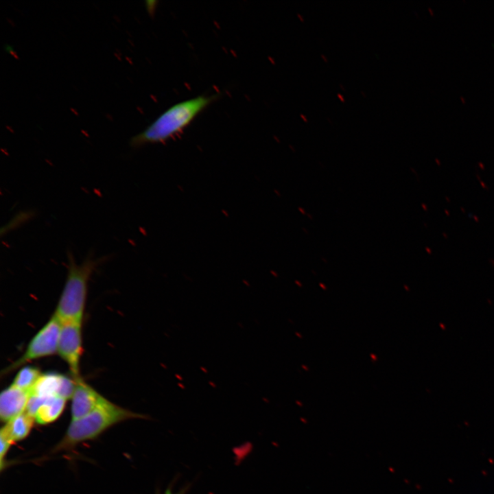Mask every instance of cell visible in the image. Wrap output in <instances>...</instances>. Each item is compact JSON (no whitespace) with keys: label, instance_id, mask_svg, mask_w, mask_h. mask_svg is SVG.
Listing matches in <instances>:
<instances>
[{"label":"cell","instance_id":"cell-1","mask_svg":"<svg viewBox=\"0 0 494 494\" xmlns=\"http://www.w3.org/2000/svg\"><path fill=\"white\" fill-rule=\"evenodd\" d=\"M218 95H199L176 103L161 114L151 124L130 139L131 147L165 143L181 133L204 110Z\"/></svg>","mask_w":494,"mask_h":494},{"label":"cell","instance_id":"cell-2","mask_svg":"<svg viewBox=\"0 0 494 494\" xmlns=\"http://www.w3.org/2000/svg\"><path fill=\"white\" fill-rule=\"evenodd\" d=\"M105 259L95 257L90 254L82 261L78 263L73 253L68 252L67 278L54 313L60 322H82L89 281Z\"/></svg>","mask_w":494,"mask_h":494},{"label":"cell","instance_id":"cell-3","mask_svg":"<svg viewBox=\"0 0 494 494\" xmlns=\"http://www.w3.org/2000/svg\"><path fill=\"white\" fill-rule=\"evenodd\" d=\"M145 418L147 416L143 414L125 409L105 399L86 416L71 421L65 435L54 451L67 450L80 443L95 438L121 421Z\"/></svg>","mask_w":494,"mask_h":494},{"label":"cell","instance_id":"cell-4","mask_svg":"<svg viewBox=\"0 0 494 494\" xmlns=\"http://www.w3.org/2000/svg\"><path fill=\"white\" fill-rule=\"evenodd\" d=\"M61 322L54 314L50 320L37 332L29 342L23 354L4 368L2 375L16 370L25 363L52 355L58 352Z\"/></svg>","mask_w":494,"mask_h":494},{"label":"cell","instance_id":"cell-5","mask_svg":"<svg viewBox=\"0 0 494 494\" xmlns=\"http://www.w3.org/2000/svg\"><path fill=\"white\" fill-rule=\"evenodd\" d=\"M61 322L58 353L68 364L73 379L80 378V362L82 353V322Z\"/></svg>","mask_w":494,"mask_h":494},{"label":"cell","instance_id":"cell-6","mask_svg":"<svg viewBox=\"0 0 494 494\" xmlns=\"http://www.w3.org/2000/svg\"><path fill=\"white\" fill-rule=\"evenodd\" d=\"M74 379L75 386L71 397V408L72 420L86 416L106 399L80 377Z\"/></svg>","mask_w":494,"mask_h":494},{"label":"cell","instance_id":"cell-7","mask_svg":"<svg viewBox=\"0 0 494 494\" xmlns=\"http://www.w3.org/2000/svg\"><path fill=\"white\" fill-rule=\"evenodd\" d=\"M30 391L23 390L12 384L0 395V417L8 422L26 410L30 398Z\"/></svg>","mask_w":494,"mask_h":494},{"label":"cell","instance_id":"cell-8","mask_svg":"<svg viewBox=\"0 0 494 494\" xmlns=\"http://www.w3.org/2000/svg\"><path fill=\"white\" fill-rule=\"evenodd\" d=\"M71 386V379L58 373L42 374L30 390L31 395L40 398L58 396L64 398Z\"/></svg>","mask_w":494,"mask_h":494},{"label":"cell","instance_id":"cell-9","mask_svg":"<svg viewBox=\"0 0 494 494\" xmlns=\"http://www.w3.org/2000/svg\"><path fill=\"white\" fill-rule=\"evenodd\" d=\"M67 399L58 397L45 399L34 414L36 422L46 425L55 421L62 413Z\"/></svg>","mask_w":494,"mask_h":494},{"label":"cell","instance_id":"cell-10","mask_svg":"<svg viewBox=\"0 0 494 494\" xmlns=\"http://www.w3.org/2000/svg\"><path fill=\"white\" fill-rule=\"evenodd\" d=\"M34 417L25 411L6 423L2 428L14 443L26 438L30 434Z\"/></svg>","mask_w":494,"mask_h":494},{"label":"cell","instance_id":"cell-11","mask_svg":"<svg viewBox=\"0 0 494 494\" xmlns=\"http://www.w3.org/2000/svg\"><path fill=\"white\" fill-rule=\"evenodd\" d=\"M42 373L34 366H25L19 370L12 384L23 390L30 391Z\"/></svg>","mask_w":494,"mask_h":494},{"label":"cell","instance_id":"cell-12","mask_svg":"<svg viewBox=\"0 0 494 494\" xmlns=\"http://www.w3.org/2000/svg\"><path fill=\"white\" fill-rule=\"evenodd\" d=\"M14 443L12 440L10 438V436L8 435L6 432L1 428L0 431V461H1V470H3V467L5 465V459L6 454L10 447V446Z\"/></svg>","mask_w":494,"mask_h":494},{"label":"cell","instance_id":"cell-13","mask_svg":"<svg viewBox=\"0 0 494 494\" xmlns=\"http://www.w3.org/2000/svg\"><path fill=\"white\" fill-rule=\"evenodd\" d=\"M187 487L182 489L180 491H179L177 493H173L172 486L170 487H168L165 492L163 494H185L187 491Z\"/></svg>","mask_w":494,"mask_h":494}]
</instances>
